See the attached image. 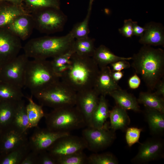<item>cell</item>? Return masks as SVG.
<instances>
[{
    "instance_id": "15",
    "label": "cell",
    "mask_w": 164,
    "mask_h": 164,
    "mask_svg": "<svg viewBox=\"0 0 164 164\" xmlns=\"http://www.w3.org/2000/svg\"><path fill=\"white\" fill-rule=\"evenodd\" d=\"M29 142L27 132L11 126L2 131L0 138L1 157Z\"/></svg>"
},
{
    "instance_id": "12",
    "label": "cell",
    "mask_w": 164,
    "mask_h": 164,
    "mask_svg": "<svg viewBox=\"0 0 164 164\" xmlns=\"http://www.w3.org/2000/svg\"><path fill=\"white\" fill-rule=\"evenodd\" d=\"M98 94L93 88L77 93L75 106L80 112L86 127H91L92 114L99 101Z\"/></svg>"
},
{
    "instance_id": "36",
    "label": "cell",
    "mask_w": 164,
    "mask_h": 164,
    "mask_svg": "<svg viewBox=\"0 0 164 164\" xmlns=\"http://www.w3.org/2000/svg\"><path fill=\"white\" fill-rule=\"evenodd\" d=\"M74 53L72 47L68 51L53 58V59L50 61V63L54 71L57 75L59 69L69 63L70 58Z\"/></svg>"
},
{
    "instance_id": "25",
    "label": "cell",
    "mask_w": 164,
    "mask_h": 164,
    "mask_svg": "<svg viewBox=\"0 0 164 164\" xmlns=\"http://www.w3.org/2000/svg\"><path fill=\"white\" fill-rule=\"evenodd\" d=\"M138 103L146 108L156 110L164 113V97L149 91L141 92L137 99Z\"/></svg>"
},
{
    "instance_id": "10",
    "label": "cell",
    "mask_w": 164,
    "mask_h": 164,
    "mask_svg": "<svg viewBox=\"0 0 164 164\" xmlns=\"http://www.w3.org/2000/svg\"><path fill=\"white\" fill-rule=\"evenodd\" d=\"M86 149H87V144L82 137L70 134L57 139L47 151L56 159L83 151Z\"/></svg>"
},
{
    "instance_id": "26",
    "label": "cell",
    "mask_w": 164,
    "mask_h": 164,
    "mask_svg": "<svg viewBox=\"0 0 164 164\" xmlns=\"http://www.w3.org/2000/svg\"><path fill=\"white\" fill-rule=\"evenodd\" d=\"M145 113L151 132L157 135L162 133L164 131V113L146 108Z\"/></svg>"
},
{
    "instance_id": "2",
    "label": "cell",
    "mask_w": 164,
    "mask_h": 164,
    "mask_svg": "<svg viewBox=\"0 0 164 164\" xmlns=\"http://www.w3.org/2000/svg\"><path fill=\"white\" fill-rule=\"evenodd\" d=\"M99 70L92 57L74 53L60 79L77 93L93 88Z\"/></svg>"
},
{
    "instance_id": "20",
    "label": "cell",
    "mask_w": 164,
    "mask_h": 164,
    "mask_svg": "<svg viewBox=\"0 0 164 164\" xmlns=\"http://www.w3.org/2000/svg\"><path fill=\"white\" fill-rule=\"evenodd\" d=\"M109 95L114 99L116 105L122 108L136 112L140 111L137 99L126 90L120 88L111 92Z\"/></svg>"
},
{
    "instance_id": "40",
    "label": "cell",
    "mask_w": 164,
    "mask_h": 164,
    "mask_svg": "<svg viewBox=\"0 0 164 164\" xmlns=\"http://www.w3.org/2000/svg\"><path fill=\"white\" fill-rule=\"evenodd\" d=\"M112 68V71H121L123 70L129 68L130 64L126 60L117 61L110 64Z\"/></svg>"
},
{
    "instance_id": "13",
    "label": "cell",
    "mask_w": 164,
    "mask_h": 164,
    "mask_svg": "<svg viewBox=\"0 0 164 164\" xmlns=\"http://www.w3.org/2000/svg\"><path fill=\"white\" fill-rule=\"evenodd\" d=\"M21 40L5 28H0V63L14 58L22 48Z\"/></svg>"
},
{
    "instance_id": "23",
    "label": "cell",
    "mask_w": 164,
    "mask_h": 164,
    "mask_svg": "<svg viewBox=\"0 0 164 164\" xmlns=\"http://www.w3.org/2000/svg\"><path fill=\"white\" fill-rule=\"evenodd\" d=\"M109 112L105 96L100 95L98 105L92 115L91 127L100 128L103 127L109 117Z\"/></svg>"
},
{
    "instance_id": "47",
    "label": "cell",
    "mask_w": 164,
    "mask_h": 164,
    "mask_svg": "<svg viewBox=\"0 0 164 164\" xmlns=\"http://www.w3.org/2000/svg\"><path fill=\"white\" fill-rule=\"evenodd\" d=\"M94 1V0H89V5L87 10L91 11Z\"/></svg>"
},
{
    "instance_id": "41",
    "label": "cell",
    "mask_w": 164,
    "mask_h": 164,
    "mask_svg": "<svg viewBox=\"0 0 164 164\" xmlns=\"http://www.w3.org/2000/svg\"><path fill=\"white\" fill-rule=\"evenodd\" d=\"M38 153L31 150L26 156L21 164H37Z\"/></svg>"
},
{
    "instance_id": "45",
    "label": "cell",
    "mask_w": 164,
    "mask_h": 164,
    "mask_svg": "<svg viewBox=\"0 0 164 164\" xmlns=\"http://www.w3.org/2000/svg\"><path fill=\"white\" fill-rule=\"evenodd\" d=\"M111 75L112 78L116 82H118L123 77L124 75V72L122 71H112Z\"/></svg>"
},
{
    "instance_id": "4",
    "label": "cell",
    "mask_w": 164,
    "mask_h": 164,
    "mask_svg": "<svg viewBox=\"0 0 164 164\" xmlns=\"http://www.w3.org/2000/svg\"><path fill=\"white\" fill-rule=\"evenodd\" d=\"M50 61L33 59L29 60L26 67L24 87L30 91L31 95L46 88L60 80Z\"/></svg>"
},
{
    "instance_id": "48",
    "label": "cell",
    "mask_w": 164,
    "mask_h": 164,
    "mask_svg": "<svg viewBox=\"0 0 164 164\" xmlns=\"http://www.w3.org/2000/svg\"><path fill=\"white\" fill-rule=\"evenodd\" d=\"M2 131L0 129V138L1 136Z\"/></svg>"
},
{
    "instance_id": "43",
    "label": "cell",
    "mask_w": 164,
    "mask_h": 164,
    "mask_svg": "<svg viewBox=\"0 0 164 164\" xmlns=\"http://www.w3.org/2000/svg\"><path fill=\"white\" fill-rule=\"evenodd\" d=\"M145 30V28L138 25L136 21H133V36L141 37Z\"/></svg>"
},
{
    "instance_id": "50",
    "label": "cell",
    "mask_w": 164,
    "mask_h": 164,
    "mask_svg": "<svg viewBox=\"0 0 164 164\" xmlns=\"http://www.w3.org/2000/svg\"><path fill=\"white\" fill-rule=\"evenodd\" d=\"M0 156H1V155H0Z\"/></svg>"
},
{
    "instance_id": "38",
    "label": "cell",
    "mask_w": 164,
    "mask_h": 164,
    "mask_svg": "<svg viewBox=\"0 0 164 164\" xmlns=\"http://www.w3.org/2000/svg\"><path fill=\"white\" fill-rule=\"evenodd\" d=\"M133 21L131 19L125 20L123 26L118 29L119 33L127 38H131L133 36Z\"/></svg>"
},
{
    "instance_id": "11",
    "label": "cell",
    "mask_w": 164,
    "mask_h": 164,
    "mask_svg": "<svg viewBox=\"0 0 164 164\" xmlns=\"http://www.w3.org/2000/svg\"><path fill=\"white\" fill-rule=\"evenodd\" d=\"M35 128L29 142L31 150L38 153L47 150L60 138L70 134L69 132L53 131L46 128Z\"/></svg>"
},
{
    "instance_id": "19",
    "label": "cell",
    "mask_w": 164,
    "mask_h": 164,
    "mask_svg": "<svg viewBox=\"0 0 164 164\" xmlns=\"http://www.w3.org/2000/svg\"><path fill=\"white\" fill-rule=\"evenodd\" d=\"M30 13L23 5L0 2V28H4L18 16Z\"/></svg>"
},
{
    "instance_id": "30",
    "label": "cell",
    "mask_w": 164,
    "mask_h": 164,
    "mask_svg": "<svg viewBox=\"0 0 164 164\" xmlns=\"http://www.w3.org/2000/svg\"><path fill=\"white\" fill-rule=\"evenodd\" d=\"M29 142L0 158V164H21L31 151Z\"/></svg>"
},
{
    "instance_id": "35",
    "label": "cell",
    "mask_w": 164,
    "mask_h": 164,
    "mask_svg": "<svg viewBox=\"0 0 164 164\" xmlns=\"http://www.w3.org/2000/svg\"><path fill=\"white\" fill-rule=\"evenodd\" d=\"M118 159L112 153L105 152L102 153H93L87 157V164H117Z\"/></svg>"
},
{
    "instance_id": "5",
    "label": "cell",
    "mask_w": 164,
    "mask_h": 164,
    "mask_svg": "<svg viewBox=\"0 0 164 164\" xmlns=\"http://www.w3.org/2000/svg\"><path fill=\"white\" fill-rule=\"evenodd\" d=\"M44 117L46 128L53 131L70 132L86 126L83 116L75 106L54 109L45 114Z\"/></svg>"
},
{
    "instance_id": "17",
    "label": "cell",
    "mask_w": 164,
    "mask_h": 164,
    "mask_svg": "<svg viewBox=\"0 0 164 164\" xmlns=\"http://www.w3.org/2000/svg\"><path fill=\"white\" fill-rule=\"evenodd\" d=\"M145 30L138 42L143 45L151 46H164V27L159 22L153 21L146 23Z\"/></svg>"
},
{
    "instance_id": "49",
    "label": "cell",
    "mask_w": 164,
    "mask_h": 164,
    "mask_svg": "<svg viewBox=\"0 0 164 164\" xmlns=\"http://www.w3.org/2000/svg\"><path fill=\"white\" fill-rule=\"evenodd\" d=\"M1 67V64L0 63V71Z\"/></svg>"
},
{
    "instance_id": "22",
    "label": "cell",
    "mask_w": 164,
    "mask_h": 164,
    "mask_svg": "<svg viewBox=\"0 0 164 164\" xmlns=\"http://www.w3.org/2000/svg\"><path fill=\"white\" fill-rule=\"evenodd\" d=\"M110 128L114 131L117 130H125L128 128L130 119L126 110L116 105L109 111Z\"/></svg>"
},
{
    "instance_id": "32",
    "label": "cell",
    "mask_w": 164,
    "mask_h": 164,
    "mask_svg": "<svg viewBox=\"0 0 164 164\" xmlns=\"http://www.w3.org/2000/svg\"><path fill=\"white\" fill-rule=\"evenodd\" d=\"M23 5L30 13L46 8L60 9V0H23Z\"/></svg>"
},
{
    "instance_id": "1",
    "label": "cell",
    "mask_w": 164,
    "mask_h": 164,
    "mask_svg": "<svg viewBox=\"0 0 164 164\" xmlns=\"http://www.w3.org/2000/svg\"><path fill=\"white\" fill-rule=\"evenodd\" d=\"M131 65L151 91L155 89L164 75V50L160 48L143 45L132 57Z\"/></svg>"
},
{
    "instance_id": "44",
    "label": "cell",
    "mask_w": 164,
    "mask_h": 164,
    "mask_svg": "<svg viewBox=\"0 0 164 164\" xmlns=\"http://www.w3.org/2000/svg\"><path fill=\"white\" fill-rule=\"evenodd\" d=\"M155 89L156 91L154 93L157 95L164 97V79L163 77L157 84Z\"/></svg>"
},
{
    "instance_id": "24",
    "label": "cell",
    "mask_w": 164,
    "mask_h": 164,
    "mask_svg": "<svg viewBox=\"0 0 164 164\" xmlns=\"http://www.w3.org/2000/svg\"><path fill=\"white\" fill-rule=\"evenodd\" d=\"M19 101H0V129L2 131L11 126Z\"/></svg>"
},
{
    "instance_id": "14",
    "label": "cell",
    "mask_w": 164,
    "mask_h": 164,
    "mask_svg": "<svg viewBox=\"0 0 164 164\" xmlns=\"http://www.w3.org/2000/svg\"><path fill=\"white\" fill-rule=\"evenodd\" d=\"M163 141L158 138L149 139L140 144L138 152L132 159L134 163H146L163 157Z\"/></svg>"
},
{
    "instance_id": "21",
    "label": "cell",
    "mask_w": 164,
    "mask_h": 164,
    "mask_svg": "<svg viewBox=\"0 0 164 164\" xmlns=\"http://www.w3.org/2000/svg\"><path fill=\"white\" fill-rule=\"evenodd\" d=\"M92 57L99 68L119 60H129L132 59V57H125L115 55L108 48L103 45L95 48Z\"/></svg>"
},
{
    "instance_id": "46",
    "label": "cell",
    "mask_w": 164,
    "mask_h": 164,
    "mask_svg": "<svg viewBox=\"0 0 164 164\" xmlns=\"http://www.w3.org/2000/svg\"><path fill=\"white\" fill-rule=\"evenodd\" d=\"M0 2H7L18 5H23V0H0Z\"/></svg>"
},
{
    "instance_id": "3",
    "label": "cell",
    "mask_w": 164,
    "mask_h": 164,
    "mask_svg": "<svg viewBox=\"0 0 164 164\" xmlns=\"http://www.w3.org/2000/svg\"><path fill=\"white\" fill-rule=\"evenodd\" d=\"M75 39L70 32L61 36H45L32 39L23 47L29 58L46 60L64 53L70 50Z\"/></svg>"
},
{
    "instance_id": "33",
    "label": "cell",
    "mask_w": 164,
    "mask_h": 164,
    "mask_svg": "<svg viewBox=\"0 0 164 164\" xmlns=\"http://www.w3.org/2000/svg\"><path fill=\"white\" fill-rule=\"evenodd\" d=\"M91 11L87 10V14L84 20L76 24L70 31L75 39H79L88 36L90 31L89 22Z\"/></svg>"
},
{
    "instance_id": "28",
    "label": "cell",
    "mask_w": 164,
    "mask_h": 164,
    "mask_svg": "<svg viewBox=\"0 0 164 164\" xmlns=\"http://www.w3.org/2000/svg\"><path fill=\"white\" fill-rule=\"evenodd\" d=\"M29 124L26 105L22 100L18 103L11 126L21 132H27L29 129Z\"/></svg>"
},
{
    "instance_id": "9",
    "label": "cell",
    "mask_w": 164,
    "mask_h": 164,
    "mask_svg": "<svg viewBox=\"0 0 164 164\" xmlns=\"http://www.w3.org/2000/svg\"><path fill=\"white\" fill-rule=\"evenodd\" d=\"M106 122L102 127L96 128L87 127L82 132V137L87 144V149L97 153L110 146L115 138L114 131Z\"/></svg>"
},
{
    "instance_id": "31",
    "label": "cell",
    "mask_w": 164,
    "mask_h": 164,
    "mask_svg": "<svg viewBox=\"0 0 164 164\" xmlns=\"http://www.w3.org/2000/svg\"><path fill=\"white\" fill-rule=\"evenodd\" d=\"M95 40L88 36L75 39L72 46L74 53L78 54L92 57L95 50Z\"/></svg>"
},
{
    "instance_id": "6",
    "label": "cell",
    "mask_w": 164,
    "mask_h": 164,
    "mask_svg": "<svg viewBox=\"0 0 164 164\" xmlns=\"http://www.w3.org/2000/svg\"><path fill=\"white\" fill-rule=\"evenodd\" d=\"M40 105L54 109L75 105L77 92L61 80L31 95Z\"/></svg>"
},
{
    "instance_id": "42",
    "label": "cell",
    "mask_w": 164,
    "mask_h": 164,
    "mask_svg": "<svg viewBox=\"0 0 164 164\" xmlns=\"http://www.w3.org/2000/svg\"><path fill=\"white\" fill-rule=\"evenodd\" d=\"M128 83L130 88L133 90L139 87L141 80L138 74L135 73L129 78Z\"/></svg>"
},
{
    "instance_id": "39",
    "label": "cell",
    "mask_w": 164,
    "mask_h": 164,
    "mask_svg": "<svg viewBox=\"0 0 164 164\" xmlns=\"http://www.w3.org/2000/svg\"><path fill=\"white\" fill-rule=\"evenodd\" d=\"M37 164H57L56 158L47 150L38 153Z\"/></svg>"
},
{
    "instance_id": "8",
    "label": "cell",
    "mask_w": 164,
    "mask_h": 164,
    "mask_svg": "<svg viewBox=\"0 0 164 164\" xmlns=\"http://www.w3.org/2000/svg\"><path fill=\"white\" fill-rule=\"evenodd\" d=\"M29 57L24 53L1 64L0 80L22 88Z\"/></svg>"
},
{
    "instance_id": "7",
    "label": "cell",
    "mask_w": 164,
    "mask_h": 164,
    "mask_svg": "<svg viewBox=\"0 0 164 164\" xmlns=\"http://www.w3.org/2000/svg\"><path fill=\"white\" fill-rule=\"evenodd\" d=\"M34 28L42 33L51 34L63 30L67 18L60 9L46 8L30 13Z\"/></svg>"
},
{
    "instance_id": "37",
    "label": "cell",
    "mask_w": 164,
    "mask_h": 164,
    "mask_svg": "<svg viewBox=\"0 0 164 164\" xmlns=\"http://www.w3.org/2000/svg\"><path fill=\"white\" fill-rule=\"evenodd\" d=\"M142 128L136 127L128 128L126 129L125 139L126 142L129 147L136 143H139V140Z\"/></svg>"
},
{
    "instance_id": "27",
    "label": "cell",
    "mask_w": 164,
    "mask_h": 164,
    "mask_svg": "<svg viewBox=\"0 0 164 164\" xmlns=\"http://www.w3.org/2000/svg\"><path fill=\"white\" fill-rule=\"evenodd\" d=\"M31 95L30 97H26L28 101L26 108L29 119V129L38 127L39 122L45 114L43 106L35 103Z\"/></svg>"
},
{
    "instance_id": "18",
    "label": "cell",
    "mask_w": 164,
    "mask_h": 164,
    "mask_svg": "<svg viewBox=\"0 0 164 164\" xmlns=\"http://www.w3.org/2000/svg\"><path fill=\"white\" fill-rule=\"evenodd\" d=\"M93 88L100 95L106 96L116 90L121 88L111 75V70L108 66L99 68Z\"/></svg>"
},
{
    "instance_id": "29",
    "label": "cell",
    "mask_w": 164,
    "mask_h": 164,
    "mask_svg": "<svg viewBox=\"0 0 164 164\" xmlns=\"http://www.w3.org/2000/svg\"><path fill=\"white\" fill-rule=\"evenodd\" d=\"M22 88L0 80V101H19L24 97Z\"/></svg>"
},
{
    "instance_id": "34",
    "label": "cell",
    "mask_w": 164,
    "mask_h": 164,
    "mask_svg": "<svg viewBox=\"0 0 164 164\" xmlns=\"http://www.w3.org/2000/svg\"><path fill=\"white\" fill-rule=\"evenodd\" d=\"M87 157L83 151L61 156L56 158L57 164H87Z\"/></svg>"
},
{
    "instance_id": "16",
    "label": "cell",
    "mask_w": 164,
    "mask_h": 164,
    "mask_svg": "<svg viewBox=\"0 0 164 164\" xmlns=\"http://www.w3.org/2000/svg\"><path fill=\"white\" fill-rule=\"evenodd\" d=\"M4 28L21 40H25L30 36L34 26L30 13H28L18 16Z\"/></svg>"
}]
</instances>
